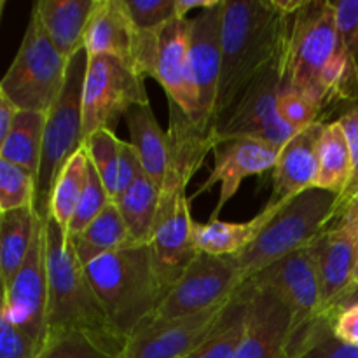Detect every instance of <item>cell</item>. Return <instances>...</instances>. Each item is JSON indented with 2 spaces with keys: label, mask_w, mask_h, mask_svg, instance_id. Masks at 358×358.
<instances>
[{
  "label": "cell",
  "mask_w": 358,
  "mask_h": 358,
  "mask_svg": "<svg viewBox=\"0 0 358 358\" xmlns=\"http://www.w3.org/2000/svg\"><path fill=\"white\" fill-rule=\"evenodd\" d=\"M280 70L282 86L306 96L320 114L339 101L357 100L331 0H306L290 16Z\"/></svg>",
  "instance_id": "6da1fadb"
},
{
  "label": "cell",
  "mask_w": 358,
  "mask_h": 358,
  "mask_svg": "<svg viewBox=\"0 0 358 358\" xmlns=\"http://www.w3.org/2000/svg\"><path fill=\"white\" fill-rule=\"evenodd\" d=\"M289 21L290 14L283 13L276 0H224L215 124L261 73L278 65Z\"/></svg>",
  "instance_id": "7a4b0ae2"
},
{
  "label": "cell",
  "mask_w": 358,
  "mask_h": 358,
  "mask_svg": "<svg viewBox=\"0 0 358 358\" xmlns=\"http://www.w3.org/2000/svg\"><path fill=\"white\" fill-rule=\"evenodd\" d=\"M86 275L122 345L152 318L168 294L152 245L133 243L108 252L86 266Z\"/></svg>",
  "instance_id": "3957f363"
},
{
  "label": "cell",
  "mask_w": 358,
  "mask_h": 358,
  "mask_svg": "<svg viewBox=\"0 0 358 358\" xmlns=\"http://www.w3.org/2000/svg\"><path fill=\"white\" fill-rule=\"evenodd\" d=\"M44 234L48 339L66 331H87L121 343L87 278L86 268L77 255L72 238L51 215L44 217Z\"/></svg>",
  "instance_id": "277c9868"
},
{
  "label": "cell",
  "mask_w": 358,
  "mask_h": 358,
  "mask_svg": "<svg viewBox=\"0 0 358 358\" xmlns=\"http://www.w3.org/2000/svg\"><path fill=\"white\" fill-rule=\"evenodd\" d=\"M339 196L313 187L285 201L257 240L233 255L245 282L273 262L311 247L331 226Z\"/></svg>",
  "instance_id": "5b68a950"
},
{
  "label": "cell",
  "mask_w": 358,
  "mask_h": 358,
  "mask_svg": "<svg viewBox=\"0 0 358 358\" xmlns=\"http://www.w3.org/2000/svg\"><path fill=\"white\" fill-rule=\"evenodd\" d=\"M86 72L87 52L84 49L69 62L62 93L45 114L44 142L35 196V212L41 217L48 215L49 198L59 171L63 170L66 161L84 145L83 90Z\"/></svg>",
  "instance_id": "8992f818"
},
{
  "label": "cell",
  "mask_w": 358,
  "mask_h": 358,
  "mask_svg": "<svg viewBox=\"0 0 358 358\" xmlns=\"http://www.w3.org/2000/svg\"><path fill=\"white\" fill-rule=\"evenodd\" d=\"M69 62L49 41L38 13L31 7L20 49L0 80V93L20 110L48 114L62 93Z\"/></svg>",
  "instance_id": "52a82bcc"
},
{
  "label": "cell",
  "mask_w": 358,
  "mask_h": 358,
  "mask_svg": "<svg viewBox=\"0 0 358 358\" xmlns=\"http://www.w3.org/2000/svg\"><path fill=\"white\" fill-rule=\"evenodd\" d=\"M159 31L140 28L126 0H96L86 28L84 49L90 56L117 58L143 79H154Z\"/></svg>",
  "instance_id": "ba28073f"
},
{
  "label": "cell",
  "mask_w": 358,
  "mask_h": 358,
  "mask_svg": "<svg viewBox=\"0 0 358 358\" xmlns=\"http://www.w3.org/2000/svg\"><path fill=\"white\" fill-rule=\"evenodd\" d=\"M149 103L145 79L112 56L87 55L83 90L84 138L100 129L114 131L119 119L135 105Z\"/></svg>",
  "instance_id": "9c48e42d"
},
{
  "label": "cell",
  "mask_w": 358,
  "mask_h": 358,
  "mask_svg": "<svg viewBox=\"0 0 358 358\" xmlns=\"http://www.w3.org/2000/svg\"><path fill=\"white\" fill-rule=\"evenodd\" d=\"M243 283L245 278L234 257L199 254L171 287L149 322L191 317L233 303Z\"/></svg>",
  "instance_id": "30bf717a"
},
{
  "label": "cell",
  "mask_w": 358,
  "mask_h": 358,
  "mask_svg": "<svg viewBox=\"0 0 358 358\" xmlns=\"http://www.w3.org/2000/svg\"><path fill=\"white\" fill-rule=\"evenodd\" d=\"M282 84L280 63L261 73L215 124L213 133L219 143L233 138H252L282 149L297 133L278 114Z\"/></svg>",
  "instance_id": "8fae6325"
},
{
  "label": "cell",
  "mask_w": 358,
  "mask_h": 358,
  "mask_svg": "<svg viewBox=\"0 0 358 358\" xmlns=\"http://www.w3.org/2000/svg\"><path fill=\"white\" fill-rule=\"evenodd\" d=\"M0 315L30 336L42 350L48 341V269H45L44 217L35 229L27 261L3 287Z\"/></svg>",
  "instance_id": "7c38bea8"
},
{
  "label": "cell",
  "mask_w": 358,
  "mask_h": 358,
  "mask_svg": "<svg viewBox=\"0 0 358 358\" xmlns=\"http://www.w3.org/2000/svg\"><path fill=\"white\" fill-rule=\"evenodd\" d=\"M233 303L191 317L149 322L124 343L117 358L189 357L219 331Z\"/></svg>",
  "instance_id": "4fadbf2b"
},
{
  "label": "cell",
  "mask_w": 358,
  "mask_h": 358,
  "mask_svg": "<svg viewBox=\"0 0 358 358\" xmlns=\"http://www.w3.org/2000/svg\"><path fill=\"white\" fill-rule=\"evenodd\" d=\"M245 334L233 358H287L296 329L287 304L275 292L243 283Z\"/></svg>",
  "instance_id": "5bb4252c"
},
{
  "label": "cell",
  "mask_w": 358,
  "mask_h": 358,
  "mask_svg": "<svg viewBox=\"0 0 358 358\" xmlns=\"http://www.w3.org/2000/svg\"><path fill=\"white\" fill-rule=\"evenodd\" d=\"M222 2L198 13L191 20L189 69L198 93L199 128L213 131L215 107L222 72Z\"/></svg>",
  "instance_id": "9a60e30c"
},
{
  "label": "cell",
  "mask_w": 358,
  "mask_h": 358,
  "mask_svg": "<svg viewBox=\"0 0 358 358\" xmlns=\"http://www.w3.org/2000/svg\"><path fill=\"white\" fill-rule=\"evenodd\" d=\"M245 283L275 292L292 313L296 331L318 317L324 310L311 247L273 262L250 276Z\"/></svg>",
  "instance_id": "2e32d148"
},
{
  "label": "cell",
  "mask_w": 358,
  "mask_h": 358,
  "mask_svg": "<svg viewBox=\"0 0 358 358\" xmlns=\"http://www.w3.org/2000/svg\"><path fill=\"white\" fill-rule=\"evenodd\" d=\"M213 154H215V161H213L212 173L203 182L201 187L196 189L194 194L189 198L192 201L203 192L220 185L219 199L210 217V219H219L224 206L233 199L245 178L252 175H262L275 168L280 149L261 140L233 138L219 143L213 149Z\"/></svg>",
  "instance_id": "e0dca14e"
},
{
  "label": "cell",
  "mask_w": 358,
  "mask_h": 358,
  "mask_svg": "<svg viewBox=\"0 0 358 358\" xmlns=\"http://www.w3.org/2000/svg\"><path fill=\"white\" fill-rule=\"evenodd\" d=\"M189 34H191L189 17L177 16L161 28L154 79L166 91L168 100L175 101L198 124V93L192 83L187 56Z\"/></svg>",
  "instance_id": "ac0fdd59"
},
{
  "label": "cell",
  "mask_w": 358,
  "mask_h": 358,
  "mask_svg": "<svg viewBox=\"0 0 358 358\" xmlns=\"http://www.w3.org/2000/svg\"><path fill=\"white\" fill-rule=\"evenodd\" d=\"M318 282H320L324 310L334 306L339 297L352 287L358 259V229L355 227H329L311 245Z\"/></svg>",
  "instance_id": "d6986e66"
},
{
  "label": "cell",
  "mask_w": 358,
  "mask_h": 358,
  "mask_svg": "<svg viewBox=\"0 0 358 358\" xmlns=\"http://www.w3.org/2000/svg\"><path fill=\"white\" fill-rule=\"evenodd\" d=\"M325 122H315L297 131L280 149L273 168V196L269 203H283L317 187L318 142Z\"/></svg>",
  "instance_id": "ffe728a7"
},
{
  "label": "cell",
  "mask_w": 358,
  "mask_h": 358,
  "mask_svg": "<svg viewBox=\"0 0 358 358\" xmlns=\"http://www.w3.org/2000/svg\"><path fill=\"white\" fill-rule=\"evenodd\" d=\"M94 3L96 0H38L34 3L49 41L63 58L72 59L84 51V37Z\"/></svg>",
  "instance_id": "44dd1931"
},
{
  "label": "cell",
  "mask_w": 358,
  "mask_h": 358,
  "mask_svg": "<svg viewBox=\"0 0 358 358\" xmlns=\"http://www.w3.org/2000/svg\"><path fill=\"white\" fill-rule=\"evenodd\" d=\"M285 203V201H283ZM283 203H269L261 213L247 222H226L210 219L206 224H194V241L199 254L213 257H233L247 250L266 229Z\"/></svg>",
  "instance_id": "7402d4cb"
},
{
  "label": "cell",
  "mask_w": 358,
  "mask_h": 358,
  "mask_svg": "<svg viewBox=\"0 0 358 358\" xmlns=\"http://www.w3.org/2000/svg\"><path fill=\"white\" fill-rule=\"evenodd\" d=\"M129 143L136 150L142 170L156 185H163L170 163L168 135L161 129L150 103L135 105L126 114Z\"/></svg>",
  "instance_id": "603a6c76"
},
{
  "label": "cell",
  "mask_w": 358,
  "mask_h": 358,
  "mask_svg": "<svg viewBox=\"0 0 358 358\" xmlns=\"http://www.w3.org/2000/svg\"><path fill=\"white\" fill-rule=\"evenodd\" d=\"M159 201L161 187L145 173L140 175L122 194L114 199L135 245H152Z\"/></svg>",
  "instance_id": "cb8c5ba5"
},
{
  "label": "cell",
  "mask_w": 358,
  "mask_h": 358,
  "mask_svg": "<svg viewBox=\"0 0 358 358\" xmlns=\"http://www.w3.org/2000/svg\"><path fill=\"white\" fill-rule=\"evenodd\" d=\"M41 215L30 208L0 213V280L2 289L16 276L34 243Z\"/></svg>",
  "instance_id": "d4e9b609"
},
{
  "label": "cell",
  "mask_w": 358,
  "mask_h": 358,
  "mask_svg": "<svg viewBox=\"0 0 358 358\" xmlns=\"http://www.w3.org/2000/svg\"><path fill=\"white\" fill-rule=\"evenodd\" d=\"M353 177V157L341 122H325L318 142L317 187L331 191L339 198L348 191Z\"/></svg>",
  "instance_id": "484cf974"
},
{
  "label": "cell",
  "mask_w": 358,
  "mask_h": 358,
  "mask_svg": "<svg viewBox=\"0 0 358 358\" xmlns=\"http://www.w3.org/2000/svg\"><path fill=\"white\" fill-rule=\"evenodd\" d=\"M72 241L84 268L94 259L101 257L108 252L119 250L126 245H133L128 227H126L114 201L108 203L103 212L79 236L72 238Z\"/></svg>",
  "instance_id": "4316f807"
},
{
  "label": "cell",
  "mask_w": 358,
  "mask_h": 358,
  "mask_svg": "<svg viewBox=\"0 0 358 358\" xmlns=\"http://www.w3.org/2000/svg\"><path fill=\"white\" fill-rule=\"evenodd\" d=\"M44 112L20 110L13 129L0 143V159L17 164L37 177L44 142Z\"/></svg>",
  "instance_id": "83f0119b"
},
{
  "label": "cell",
  "mask_w": 358,
  "mask_h": 358,
  "mask_svg": "<svg viewBox=\"0 0 358 358\" xmlns=\"http://www.w3.org/2000/svg\"><path fill=\"white\" fill-rule=\"evenodd\" d=\"M90 166V157H87L83 145L66 161V164L56 178L55 185H52L48 215H51L65 233H69L73 213H76L77 205H79L80 198L86 191Z\"/></svg>",
  "instance_id": "f1b7e54d"
},
{
  "label": "cell",
  "mask_w": 358,
  "mask_h": 358,
  "mask_svg": "<svg viewBox=\"0 0 358 358\" xmlns=\"http://www.w3.org/2000/svg\"><path fill=\"white\" fill-rule=\"evenodd\" d=\"M287 358H358V346L334 334V318L322 311L297 329Z\"/></svg>",
  "instance_id": "f546056e"
},
{
  "label": "cell",
  "mask_w": 358,
  "mask_h": 358,
  "mask_svg": "<svg viewBox=\"0 0 358 358\" xmlns=\"http://www.w3.org/2000/svg\"><path fill=\"white\" fill-rule=\"evenodd\" d=\"M122 345L87 331H66L45 341L37 358H117Z\"/></svg>",
  "instance_id": "4dcf8cb0"
},
{
  "label": "cell",
  "mask_w": 358,
  "mask_h": 358,
  "mask_svg": "<svg viewBox=\"0 0 358 358\" xmlns=\"http://www.w3.org/2000/svg\"><path fill=\"white\" fill-rule=\"evenodd\" d=\"M121 143L122 140H119L112 129H100L84 138V150L90 157L91 166L98 171L112 201L117 196Z\"/></svg>",
  "instance_id": "1f68e13d"
},
{
  "label": "cell",
  "mask_w": 358,
  "mask_h": 358,
  "mask_svg": "<svg viewBox=\"0 0 358 358\" xmlns=\"http://www.w3.org/2000/svg\"><path fill=\"white\" fill-rule=\"evenodd\" d=\"M37 177L31 171L0 159V213L35 208Z\"/></svg>",
  "instance_id": "d6a6232c"
},
{
  "label": "cell",
  "mask_w": 358,
  "mask_h": 358,
  "mask_svg": "<svg viewBox=\"0 0 358 358\" xmlns=\"http://www.w3.org/2000/svg\"><path fill=\"white\" fill-rule=\"evenodd\" d=\"M245 311L247 304L241 294L238 292L236 299L231 304L229 315L219 331L206 343H203L194 353L185 358H233L234 350L240 345L245 334Z\"/></svg>",
  "instance_id": "836d02e7"
},
{
  "label": "cell",
  "mask_w": 358,
  "mask_h": 358,
  "mask_svg": "<svg viewBox=\"0 0 358 358\" xmlns=\"http://www.w3.org/2000/svg\"><path fill=\"white\" fill-rule=\"evenodd\" d=\"M112 201V198L108 196L107 189H105L103 182H101L100 175L94 170L93 166H90V178H87L86 191H84L83 198H80L79 205H77L76 213L72 217V222L69 227V236L76 238L100 215L105 210V206Z\"/></svg>",
  "instance_id": "e575fe53"
},
{
  "label": "cell",
  "mask_w": 358,
  "mask_h": 358,
  "mask_svg": "<svg viewBox=\"0 0 358 358\" xmlns=\"http://www.w3.org/2000/svg\"><path fill=\"white\" fill-rule=\"evenodd\" d=\"M332 3H334L339 38L348 56L353 90L358 98V0H339Z\"/></svg>",
  "instance_id": "d590c367"
},
{
  "label": "cell",
  "mask_w": 358,
  "mask_h": 358,
  "mask_svg": "<svg viewBox=\"0 0 358 358\" xmlns=\"http://www.w3.org/2000/svg\"><path fill=\"white\" fill-rule=\"evenodd\" d=\"M278 114L282 121L296 131H301L315 122H324L320 110L306 96L285 86H282L278 94Z\"/></svg>",
  "instance_id": "8d00e7d4"
},
{
  "label": "cell",
  "mask_w": 358,
  "mask_h": 358,
  "mask_svg": "<svg viewBox=\"0 0 358 358\" xmlns=\"http://www.w3.org/2000/svg\"><path fill=\"white\" fill-rule=\"evenodd\" d=\"M129 14L140 28L161 30L177 17V0H126Z\"/></svg>",
  "instance_id": "74e56055"
},
{
  "label": "cell",
  "mask_w": 358,
  "mask_h": 358,
  "mask_svg": "<svg viewBox=\"0 0 358 358\" xmlns=\"http://www.w3.org/2000/svg\"><path fill=\"white\" fill-rule=\"evenodd\" d=\"M42 348L0 315V358H37Z\"/></svg>",
  "instance_id": "f35d334b"
},
{
  "label": "cell",
  "mask_w": 358,
  "mask_h": 358,
  "mask_svg": "<svg viewBox=\"0 0 358 358\" xmlns=\"http://www.w3.org/2000/svg\"><path fill=\"white\" fill-rule=\"evenodd\" d=\"M143 173L136 150L129 142L122 140L121 143V161H119V180H117V196L122 194L140 175ZM115 196V198H117ZM114 198V199H115Z\"/></svg>",
  "instance_id": "ab89813d"
},
{
  "label": "cell",
  "mask_w": 358,
  "mask_h": 358,
  "mask_svg": "<svg viewBox=\"0 0 358 358\" xmlns=\"http://www.w3.org/2000/svg\"><path fill=\"white\" fill-rule=\"evenodd\" d=\"M331 317L334 318V334L345 343L358 346V304L345 308Z\"/></svg>",
  "instance_id": "60d3db41"
},
{
  "label": "cell",
  "mask_w": 358,
  "mask_h": 358,
  "mask_svg": "<svg viewBox=\"0 0 358 358\" xmlns=\"http://www.w3.org/2000/svg\"><path fill=\"white\" fill-rule=\"evenodd\" d=\"M339 122H341L343 129H345L346 138H348V143H350V150H352V157H353V177H352V182H350L348 191H346L345 196H343V198H346L353 189L358 187V108H353V110H350L348 114L343 115V117L339 119ZM343 198H339V201H341Z\"/></svg>",
  "instance_id": "b9f144b4"
},
{
  "label": "cell",
  "mask_w": 358,
  "mask_h": 358,
  "mask_svg": "<svg viewBox=\"0 0 358 358\" xmlns=\"http://www.w3.org/2000/svg\"><path fill=\"white\" fill-rule=\"evenodd\" d=\"M355 227L358 229V187L353 189L346 198L339 201L338 210L334 213L329 227Z\"/></svg>",
  "instance_id": "7bdbcfd3"
},
{
  "label": "cell",
  "mask_w": 358,
  "mask_h": 358,
  "mask_svg": "<svg viewBox=\"0 0 358 358\" xmlns=\"http://www.w3.org/2000/svg\"><path fill=\"white\" fill-rule=\"evenodd\" d=\"M17 114H20V108L6 94L0 93V143L7 138L9 131L13 129Z\"/></svg>",
  "instance_id": "ee69618b"
},
{
  "label": "cell",
  "mask_w": 358,
  "mask_h": 358,
  "mask_svg": "<svg viewBox=\"0 0 358 358\" xmlns=\"http://www.w3.org/2000/svg\"><path fill=\"white\" fill-rule=\"evenodd\" d=\"M220 3V0H177V16L187 17L191 10H206Z\"/></svg>",
  "instance_id": "f6af8a7d"
},
{
  "label": "cell",
  "mask_w": 358,
  "mask_h": 358,
  "mask_svg": "<svg viewBox=\"0 0 358 358\" xmlns=\"http://www.w3.org/2000/svg\"><path fill=\"white\" fill-rule=\"evenodd\" d=\"M353 304H358V287L348 290L346 294H343V296L338 299V303H336L332 308H329V310H325V313L336 315L338 311L345 310V308H348V306H353Z\"/></svg>",
  "instance_id": "bcb514c9"
},
{
  "label": "cell",
  "mask_w": 358,
  "mask_h": 358,
  "mask_svg": "<svg viewBox=\"0 0 358 358\" xmlns=\"http://www.w3.org/2000/svg\"><path fill=\"white\" fill-rule=\"evenodd\" d=\"M358 287V259H357V266H355V273H353V280H352V287H350V290L355 289Z\"/></svg>",
  "instance_id": "7dc6e473"
}]
</instances>
